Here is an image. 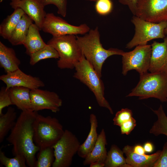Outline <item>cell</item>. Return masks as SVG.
I'll return each mask as SVG.
<instances>
[{
	"label": "cell",
	"mask_w": 167,
	"mask_h": 167,
	"mask_svg": "<svg viewBox=\"0 0 167 167\" xmlns=\"http://www.w3.org/2000/svg\"><path fill=\"white\" fill-rule=\"evenodd\" d=\"M37 114V112L33 111H22L6 138L13 146V155L24 157L30 167H35L36 154L40 150L33 139V123Z\"/></svg>",
	"instance_id": "obj_1"
},
{
	"label": "cell",
	"mask_w": 167,
	"mask_h": 167,
	"mask_svg": "<svg viewBox=\"0 0 167 167\" xmlns=\"http://www.w3.org/2000/svg\"><path fill=\"white\" fill-rule=\"evenodd\" d=\"M77 41L83 55L100 77L103 64L106 59L113 55H122L124 51L117 49H105L101 43L98 27L84 36H76Z\"/></svg>",
	"instance_id": "obj_2"
},
{
	"label": "cell",
	"mask_w": 167,
	"mask_h": 167,
	"mask_svg": "<svg viewBox=\"0 0 167 167\" xmlns=\"http://www.w3.org/2000/svg\"><path fill=\"white\" fill-rule=\"evenodd\" d=\"M139 99L153 97L161 102L167 101V72L146 73L140 76L136 86L127 96Z\"/></svg>",
	"instance_id": "obj_3"
},
{
	"label": "cell",
	"mask_w": 167,
	"mask_h": 167,
	"mask_svg": "<svg viewBox=\"0 0 167 167\" xmlns=\"http://www.w3.org/2000/svg\"><path fill=\"white\" fill-rule=\"evenodd\" d=\"M64 131L56 118L38 113L33 123L34 142L40 149L52 147L61 138Z\"/></svg>",
	"instance_id": "obj_4"
},
{
	"label": "cell",
	"mask_w": 167,
	"mask_h": 167,
	"mask_svg": "<svg viewBox=\"0 0 167 167\" xmlns=\"http://www.w3.org/2000/svg\"><path fill=\"white\" fill-rule=\"evenodd\" d=\"M73 77L86 85L94 94L99 106L109 110L111 114L113 110L104 96L105 87L101 77L84 56L75 65Z\"/></svg>",
	"instance_id": "obj_5"
},
{
	"label": "cell",
	"mask_w": 167,
	"mask_h": 167,
	"mask_svg": "<svg viewBox=\"0 0 167 167\" xmlns=\"http://www.w3.org/2000/svg\"><path fill=\"white\" fill-rule=\"evenodd\" d=\"M47 44L53 47L58 53L59 58L57 65L60 69L75 68L84 56L75 35L53 36Z\"/></svg>",
	"instance_id": "obj_6"
},
{
	"label": "cell",
	"mask_w": 167,
	"mask_h": 167,
	"mask_svg": "<svg viewBox=\"0 0 167 167\" xmlns=\"http://www.w3.org/2000/svg\"><path fill=\"white\" fill-rule=\"evenodd\" d=\"M131 22L135 27V33L132 39L127 44L126 48L131 49L138 45L146 44L152 40L165 37V30L166 21L154 23L134 15Z\"/></svg>",
	"instance_id": "obj_7"
},
{
	"label": "cell",
	"mask_w": 167,
	"mask_h": 167,
	"mask_svg": "<svg viewBox=\"0 0 167 167\" xmlns=\"http://www.w3.org/2000/svg\"><path fill=\"white\" fill-rule=\"evenodd\" d=\"M80 144L75 134L68 130H65L62 137L52 147L55 158L52 167H70Z\"/></svg>",
	"instance_id": "obj_8"
},
{
	"label": "cell",
	"mask_w": 167,
	"mask_h": 167,
	"mask_svg": "<svg viewBox=\"0 0 167 167\" xmlns=\"http://www.w3.org/2000/svg\"><path fill=\"white\" fill-rule=\"evenodd\" d=\"M152 52L151 45H139L133 50L124 52L122 56V73L126 75L127 72L135 70L140 76L148 72L150 66Z\"/></svg>",
	"instance_id": "obj_9"
},
{
	"label": "cell",
	"mask_w": 167,
	"mask_h": 167,
	"mask_svg": "<svg viewBox=\"0 0 167 167\" xmlns=\"http://www.w3.org/2000/svg\"><path fill=\"white\" fill-rule=\"evenodd\" d=\"M89 27L83 24L79 26L71 25L53 13L46 14L42 30L53 36L67 35H84L90 30Z\"/></svg>",
	"instance_id": "obj_10"
},
{
	"label": "cell",
	"mask_w": 167,
	"mask_h": 167,
	"mask_svg": "<svg viewBox=\"0 0 167 167\" xmlns=\"http://www.w3.org/2000/svg\"><path fill=\"white\" fill-rule=\"evenodd\" d=\"M135 16L154 23L166 21L167 0H141L137 5Z\"/></svg>",
	"instance_id": "obj_11"
},
{
	"label": "cell",
	"mask_w": 167,
	"mask_h": 167,
	"mask_svg": "<svg viewBox=\"0 0 167 167\" xmlns=\"http://www.w3.org/2000/svg\"><path fill=\"white\" fill-rule=\"evenodd\" d=\"M30 97L33 111L48 109L54 113L59 111L62 101L54 92L38 88L30 90Z\"/></svg>",
	"instance_id": "obj_12"
},
{
	"label": "cell",
	"mask_w": 167,
	"mask_h": 167,
	"mask_svg": "<svg viewBox=\"0 0 167 167\" xmlns=\"http://www.w3.org/2000/svg\"><path fill=\"white\" fill-rule=\"evenodd\" d=\"M0 79L6 84L7 89L22 87L32 90L45 86L44 83L39 78L27 74L19 68L0 76Z\"/></svg>",
	"instance_id": "obj_13"
},
{
	"label": "cell",
	"mask_w": 167,
	"mask_h": 167,
	"mask_svg": "<svg viewBox=\"0 0 167 167\" xmlns=\"http://www.w3.org/2000/svg\"><path fill=\"white\" fill-rule=\"evenodd\" d=\"M11 7L21 9L42 30L46 13L41 0H11Z\"/></svg>",
	"instance_id": "obj_14"
},
{
	"label": "cell",
	"mask_w": 167,
	"mask_h": 167,
	"mask_svg": "<svg viewBox=\"0 0 167 167\" xmlns=\"http://www.w3.org/2000/svg\"><path fill=\"white\" fill-rule=\"evenodd\" d=\"M151 45L148 71L151 73L167 72V37L164 38L163 42L154 41Z\"/></svg>",
	"instance_id": "obj_15"
},
{
	"label": "cell",
	"mask_w": 167,
	"mask_h": 167,
	"mask_svg": "<svg viewBox=\"0 0 167 167\" xmlns=\"http://www.w3.org/2000/svg\"><path fill=\"white\" fill-rule=\"evenodd\" d=\"M133 147L127 145L122 150L126 156V163L131 167H153L161 152V150H159L151 155H140L133 152Z\"/></svg>",
	"instance_id": "obj_16"
},
{
	"label": "cell",
	"mask_w": 167,
	"mask_h": 167,
	"mask_svg": "<svg viewBox=\"0 0 167 167\" xmlns=\"http://www.w3.org/2000/svg\"><path fill=\"white\" fill-rule=\"evenodd\" d=\"M107 140L104 129H102L98 135L97 141L92 151L84 158V165L99 161L104 163L107 152L106 148Z\"/></svg>",
	"instance_id": "obj_17"
},
{
	"label": "cell",
	"mask_w": 167,
	"mask_h": 167,
	"mask_svg": "<svg viewBox=\"0 0 167 167\" xmlns=\"http://www.w3.org/2000/svg\"><path fill=\"white\" fill-rule=\"evenodd\" d=\"M30 89L22 87H15L9 89L12 105L22 111H33L30 97Z\"/></svg>",
	"instance_id": "obj_18"
},
{
	"label": "cell",
	"mask_w": 167,
	"mask_h": 167,
	"mask_svg": "<svg viewBox=\"0 0 167 167\" xmlns=\"http://www.w3.org/2000/svg\"><path fill=\"white\" fill-rule=\"evenodd\" d=\"M21 62L14 50L6 46L0 41V66L6 73L19 68Z\"/></svg>",
	"instance_id": "obj_19"
},
{
	"label": "cell",
	"mask_w": 167,
	"mask_h": 167,
	"mask_svg": "<svg viewBox=\"0 0 167 167\" xmlns=\"http://www.w3.org/2000/svg\"><path fill=\"white\" fill-rule=\"evenodd\" d=\"M89 120L90 128L89 133L84 142L80 144L77 153L80 157L84 159L93 149L98 135L97 132L98 121L96 115L93 113L90 114Z\"/></svg>",
	"instance_id": "obj_20"
},
{
	"label": "cell",
	"mask_w": 167,
	"mask_h": 167,
	"mask_svg": "<svg viewBox=\"0 0 167 167\" xmlns=\"http://www.w3.org/2000/svg\"><path fill=\"white\" fill-rule=\"evenodd\" d=\"M40 30L35 24H32L29 27L23 44L26 49V54L29 56L47 45L40 35Z\"/></svg>",
	"instance_id": "obj_21"
},
{
	"label": "cell",
	"mask_w": 167,
	"mask_h": 167,
	"mask_svg": "<svg viewBox=\"0 0 167 167\" xmlns=\"http://www.w3.org/2000/svg\"><path fill=\"white\" fill-rule=\"evenodd\" d=\"M33 21L26 14L23 15L12 32L9 41L13 45H23Z\"/></svg>",
	"instance_id": "obj_22"
},
{
	"label": "cell",
	"mask_w": 167,
	"mask_h": 167,
	"mask_svg": "<svg viewBox=\"0 0 167 167\" xmlns=\"http://www.w3.org/2000/svg\"><path fill=\"white\" fill-rule=\"evenodd\" d=\"M24 13L21 9L17 8L4 19L0 25V35L3 39L8 40Z\"/></svg>",
	"instance_id": "obj_23"
},
{
	"label": "cell",
	"mask_w": 167,
	"mask_h": 167,
	"mask_svg": "<svg viewBox=\"0 0 167 167\" xmlns=\"http://www.w3.org/2000/svg\"><path fill=\"white\" fill-rule=\"evenodd\" d=\"M17 113L14 108H8L6 112L0 115V142L2 143L9 132L15 126L17 119Z\"/></svg>",
	"instance_id": "obj_24"
},
{
	"label": "cell",
	"mask_w": 167,
	"mask_h": 167,
	"mask_svg": "<svg viewBox=\"0 0 167 167\" xmlns=\"http://www.w3.org/2000/svg\"><path fill=\"white\" fill-rule=\"evenodd\" d=\"M124 153L117 145H112L104 162L105 167H131L126 162Z\"/></svg>",
	"instance_id": "obj_25"
},
{
	"label": "cell",
	"mask_w": 167,
	"mask_h": 167,
	"mask_svg": "<svg viewBox=\"0 0 167 167\" xmlns=\"http://www.w3.org/2000/svg\"><path fill=\"white\" fill-rule=\"evenodd\" d=\"M152 110L156 115L157 119L150 129V133L156 136L163 134L167 136V116L162 105H161L157 110Z\"/></svg>",
	"instance_id": "obj_26"
},
{
	"label": "cell",
	"mask_w": 167,
	"mask_h": 167,
	"mask_svg": "<svg viewBox=\"0 0 167 167\" xmlns=\"http://www.w3.org/2000/svg\"><path fill=\"white\" fill-rule=\"evenodd\" d=\"M30 64H36L40 61L49 58L58 59L59 55L57 51L52 46L48 45L31 54L30 56Z\"/></svg>",
	"instance_id": "obj_27"
},
{
	"label": "cell",
	"mask_w": 167,
	"mask_h": 167,
	"mask_svg": "<svg viewBox=\"0 0 167 167\" xmlns=\"http://www.w3.org/2000/svg\"><path fill=\"white\" fill-rule=\"evenodd\" d=\"M54 158V149L52 147H48L40 149L37 154L35 167H52Z\"/></svg>",
	"instance_id": "obj_28"
},
{
	"label": "cell",
	"mask_w": 167,
	"mask_h": 167,
	"mask_svg": "<svg viewBox=\"0 0 167 167\" xmlns=\"http://www.w3.org/2000/svg\"><path fill=\"white\" fill-rule=\"evenodd\" d=\"M0 162L6 167H26V161L24 156L18 155L13 158L7 157L1 148L0 150Z\"/></svg>",
	"instance_id": "obj_29"
},
{
	"label": "cell",
	"mask_w": 167,
	"mask_h": 167,
	"mask_svg": "<svg viewBox=\"0 0 167 167\" xmlns=\"http://www.w3.org/2000/svg\"><path fill=\"white\" fill-rule=\"evenodd\" d=\"M132 111L127 108L122 109L117 112L113 119L114 125L120 126L124 122L132 117Z\"/></svg>",
	"instance_id": "obj_30"
},
{
	"label": "cell",
	"mask_w": 167,
	"mask_h": 167,
	"mask_svg": "<svg viewBox=\"0 0 167 167\" xmlns=\"http://www.w3.org/2000/svg\"><path fill=\"white\" fill-rule=\"evenodd\" d=\"M112 8L113 4L110 0H97L96 1L95 10L100 15L108 14L112 11Z\"/></svg>",
	"instance_id": "obj_31"
},
{
	"label": "cell",
	"mask_w": 167,
	"mask_h": 167,
	"mask_svg": "<svg viewBox=\"0 0 167 167\" xmlns=\"http://www.w3.org/2000/svg\"><path fill=\"white\" fill-rule=\"evenodd\" d=\"M44 6L53 4L57 8V13L63 17L66 16L67 13V0H41Z\"/></svg>",
	"instance_id": "obj_32"
},
{
	"label": "cell",
	"mask_w": 167,
	"mask_h": 167,
	"mask_svg": "<svg viewBox=\"0 0 167 167\" xmlns=\"http://www.w3.org/2000/svg\"><path fill=\"white\" fill-rule=\"evenodd\" d=\"M12 105L10 94L9 89L2 87L0 91V115H2L3 109Z\"/></svg>",
	"instance_id": "obj_33"
},
{
	"label": "cell",
	"mask_w": 167,
	"mask_h": 167,
	"mask_svg": "<svg viewBox=\"0 0 167 167\" xmlns=\"http://www.w3.org/2000/svg\"><path fill=\"white\" fill-rule=\"evenodd\" d=\"M153 167H167V142L164 144L160 156Z\"/></svg>",
	"instance_id": "obj_34"
},
{
	"label": "cell",
	"mask_w": 167,
	"mask_h": 167,
	"mask_svg": "<svg viewBox=\"0 0 167 167\" xmlns=\"http://www.w3.org/2000/svg\"><path fill=\"white\" fill-rule=\"evenodd\" d=\"M136 125V121L132 117L129 120L122 123L120 126L121 134L129 135Z\"/></svg>",
	"instance_id": "obj_35"
},
{
	"label": "cell",
	"mask_w": 167,
	"mask_h": 167,
	"mask_svg": "<svg viewBox=\"0 0 167 167\" xmlns=\"http://www.w3.org/2000/svg\"><path fill=\"white\" fill-rule=\"evenodd\" d=\"M141 0H119L121 4L127 6L134 15H135L137 5Z\"/></svg>",
	"instance_id": "obj_36"
},
{
	"label": "cell",
	"mask_w": 167,
	"mask_h": 167,
	"mask_svg": "<svg viewBox=\"0 0 167 167\" xmlns=\"http://www.w3.org/2000/svg\"><path fill=\"white\" fill-rule=\"evenodd\" d=\"M133 151L135 153L140 155L145 154L146 153L143 146L140 144L133 146Z\"/></svg>",
	"instance_id": "obj_37"
},
{
	"label": "cell",
	"mask_w": 167,
	"mask_h": 167,
	"mask_svg": "<svg viewBox=\"0 0 167 167\" xmlns=\"http://www.w3.org/2000/svg\"><path fill=\"white\" fill-rule=\"evenodd\" d=\"M143 147L146 153H151L154 149V145L152 143L149 142H146L144 144Z\"/></svg>",
	"instance_id": "obj_38"
},
{
	"label": "cell",
	"mask_w": 167,
	"mask_h": 167,
	"mask_svg": "<svg viewBox=\"0 0 167 167\" xmlns=\"http://www.w3.org/2000/svg\"><path fill=\"white\" fill-rule=\"evenodd\" d=\"M105 166L104 163L99 161H96L91 163L90 165V167H103Z\"/></svg>",
	"instance_id": "obj_39"
},
{
	"label": "cell",
	"mask_w": 167,
	"mask_h": 167,
	"mask_svg": "<svg viewBox=\"0 0 167 167\" xmlns=\"http://www.w3.org/2000/svg\"><path fill=\"white\" fill-rule=\"evenodd\" d=\"M166 21V26L165 30V34H167V20Z\"/></svg>",
	"instance_id": "obj_40"
},
{
	"label": "cell",
	"mask_w": 167,
	"mask_h": 167,
	"mask_svg": "<svg viewBox=\"0 0 167 167\" xmlns=\"http://www.w3.org/2000/svg\"><path fill=\"white\" fill-rule=\"evenodd\" d=\"M85 0L92 1V2H96L97 0Z\"/></svg>",
	"instance_id": "obj_41"
}]
</instances>
